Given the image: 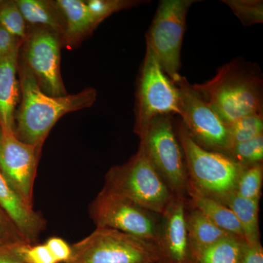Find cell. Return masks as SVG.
Wrapping results in <instances>:
<instances>
[{
    "label": "cell",
    "mask_w": 263,
    "mask_h": 263,
    "mask_svg": "<svg viewBox=\"0 0 263 263\" xmlns=\"http://www.w3.org/2000/svg\"><path fill=\"white\" fill-rule=\"evenodd\" d=\"M18 70L21 101L15 114L14 133L24 143L42 148L60 118L90 108L96 101L98 92L91 87L77 94L50 96L43 92L34 76L19 61Z\"/></svg>",
    "instance_id": "cell-1"
},
{
    "label": "cell",
    "mask_w": 263,
    "mask_h": 263,
    "mask_svg": "<svg viewBox=\"0 0 263 263\" xmlns=\"http://www.w3.org/2000/svg\"><path fill=\"white\" fill-rule=\"evenodd\" d=\"M193 86L227 127L240 118L263 114L262 79L243 62L221 66L212 79Z\"/></svg>",
    "instance_id": "cell-2"
},
{
    "label": "cell",
    "mask_w": 263,
    "mask_h": 263,
    "mask_svg": "<svg viewBox=\"0 0 263 263\" xmlns=\"http://www.w3.org/2000/svg\"><path fill=\"white\" fill-rule=\"evenodd\" d=\"M174 127L184 156L188 183L202 195L224 203L236 193L243 167L226 154L199 146L181 121Z\"/></svg>",
    "instance_id": "cell-3"
},
{
    "label": "cell",
    "mask_w": 263,
    "mask_h": 263,
    "mask_svg": "<svg viewBox=\"0 0 263 263\" xmlns=\"http://www.w3.org/2000/svg\"><path fill=\"white\" fill-rule=\"evenodd\" d=\"M104 188L159 215L175 197L141 146L127 162L110 167Z\"/></svg>",
    "instance_id": "cell-4"
},
{
    "label": "cell",
    "mask_w": 263,
    "mask_h": 263,
    "mask_svg": "<svg viewBox=\"0 0 263 263\" xmlns=\"http://www.w3.org/2000/svg\"><path fill=\"white\" fill-rule=\"evenodd\" d=\"M153 242L119 230L97 228L89 236L71 246L66 263H157Z\"/></svg>",
    "instance_id": "cell-5"
},
{
    "label": "cell",
    "mask_w": 263,
    "mask_h": 263,
    "mask_svg": "<svg viewBox=\"0 0 263 263\" xmlns=\"http://www.w3.org/2000/svg\"><path fill=\"white\" fill-rule=\"evenodd\" d=\"M176 85L164 73L155 53L146 46L136 91L134 133L141 139L157 117L179 114Z\"/></svg>",
    "instance_id": "cell-6"
},
{
    "label": "cell",
    "mask_w": 263,
    "mask_h": 263,
    "mask_svg": "<svg viewBox=\"0 0 263 263\" xmlns=\"http://www.w3.org/2000/svg\"><path fill=\"white\" fill-rule=\"evenodd\" d=\"M140 145L174 196L187 199L188 174L172 116L157 117Z\"/></svg>",
    "instance_id": "cell-7"
},
{
    "label": "cell",
    "mask_w": 263,
    "mask_h": 263,
    "mask_svg": "<svg viewBox=\"0 0 263 263\" xmlns=\"http://www.w3.org/2000/svg\"><path fill=\"white\" fill-rule=\"evenodd\" d=\"M195 0H162L146 34L164 73L174 84L179 81L181 50L189 10Z\"/></svg>",
    "instance_id": "cell-8"
},
{
    "label": "cell",
    "mask_w": 263,
    "mask_h": 263,
    "mask_svg": "<svg viewBox=\"0 0 263 263\" xmlns=\"http://www.w3.org/2000/svg\"><path fill=\"white\" fill-rule=\"evenodd\" d=\"M62 38L47 27H31L19 51L18 61L34 76L43 92L67 95L61 75Z\"/></svg>",
    "instance_id": "cell-9"
},
{
    "label": "cell",
    "mask_w": 263,
    "mask_h": 263,
    "mask_svg": "<svg viewBox=\"0 0 263 263\" xmlns=\"http://www.w3.org/2000/svg\"><path fill=\"white\" fill-rule=\"evenodd\" d=\"M89 211L97 228L119 230L155 245L161 215L104 187L90 204Z\"/></svg>",
    "instance_id": "cell-10"
},
{
    "label": "cell",
    "mask_w": 263,
    "mask_h": 263,
    "mask_svg": "<svg viewBox=\"0 0 263 263\" xmlns=\"http://www.w3.org/2000/svg\"><path fill=\"white\" fill-rule=\"evenodd\" d=\"M179 90V115L194 141L202 148L226 154L230 146L228 127L206 102L181 76Z\"/></svg>",
    "instance_id": "cell-11"
},
{
    "label": "cell",
    "mask_w": 263,
    "mask_h": 263,
    "mask_svg": "<svg viewBox=\"0 0 263 263\" xmlns=\"http://www.w3.org/2000/svg\"><path fill=\"white\" fill-rule=\"evenodd\" d=\"M41 152L42 148L18 139L13 129L1 127L0 171L10 186L30 205Z\"/></svg>",
    "instance_id": "cell-12"
},
{
    "label": "cell",
    "mask_w": 263,
    "mask_h": 263,
    "mask_svg": "<svg viewBox=\"0 0 263 263\" xmlns=\"http://www.w3.org/2000/svg\"><path fill=\"white\" fill-rule=\"evenodd\" d=\"M187 200L175 196L161 215L155 241L157 263H196L186 229Z\"/></svg>",
    "instance_id": "cell-13"
},
{
    "label": "cell",
    "mask_w": 263,
    "mask_h": 263,
    "mask_svg": "<svg viewBox=\"0 0 263 263\" xmlns=\"http://www.w3.org/2000/svg\"><path fill=\"white\" fill-rule=\"evenodd\" d=\"M0 207L29 245H36L46 228L42 214L33 209L10 186L0 171Z\"/></svg>",
    "instance_id": "cell-14"
},
{
    "label": "cell",
    "mask_w": 263,
    "mask_h": 263,
    "mask_svg": "<svg viewBox=\"0 0 263 263\" xmlns=\"http://www.w3.org/2000/svg\"><path fill=\"white\" fill-rule=\"evenodd\" d=\"M20 48L0 58V127L14 131L15 114L21 98L17 79Z\"/></svg>",
    "instance_id": "cell-15"
},
{
    "label": "cell",
    "mask_w": 263,
    "mask_h": 263,
    "mask_svg": "<svg viewBox=\"0 0 263 263\" xmlns=\"http://www.w3.org/2000/svg\"><path fill=\"white\" fill-rule=\"evenodd\" d=\"M56 4L65 22L63 46L73 49L89 37L98 26L90 14L86 2L82 0H57Z\"/></svg>",
    "instance_id": "cell-16"
},
{
    "label": "cell",
    "mask_w": 263,
    "mask_h": 263,
    "mask_svg": "<svg viewBox=\"0 0 263 263\" xmlns=\"http://www.w3.org/2000/svg\"><path fill=\"white\" fill-rule=\"evenodd\" d=\"M186 223L189 239L195 259L205 249L232 235L216 226L198 209L190 205L188 200Z\"/></svg>",
    "instance_id": "cell-17"
},
{
    "label": "cell",
    "mask_w": 263,
    "mask_h": 263,
    "mask_svg": "<svg viewBox=\"0 0 263 263\" xmlns=\"http://www.w3.org/2000/svg\"><path fill=\"white\" fill-rule=\"evenodd\" d=\"M186 195L190 205L198 209L216 226L230 234L245 240L238 219L226 205L198 193L189 183Z\"/></svg>",
    "instance_id": "cell-18"
},
{
    "label": "cell",
    "mask_w": 263,
    "mask_h": 263,
    "mask_svg": "<svg viewBox=\"0 0 263 263\" xmlns=\"http://www.w3.org/2000/svg\"><path fill=\"white\" fill-rule=\"evenodd\" d=\"M26 23L32 27H47L63 37L65 22L55 1L16 0Z\"/></svg>",
    "instance_id": "cell-19"
},
{
    "label": "cell",
    "mask_w": 263,
    "mask_h": 263,
    "mask_svg": "<svg viewBox=\"0 0 263 263\" xmlns=\"http://www.w3.org/2000/svg\"><path fill=\"white\" fill-rule=\"evenodd\" d=\"M259 201L260 200L243 198L235 193L224 203L235 214L243 232L245 241L250 245L261 243L259 227Z\"/></svg>",
    "instance_id": "cell-20"
},
{
    "label": "cell",
    "mask_w": 263,
    "mask_h": 263,
    "mask_svg": "<svg viewBox=\"0 0 263 263\" xmlns=\"http://www.w3.org/2000/svg\"><path fill=\"white\" fill-rule=\"evenodd\" d=\"M245 240L231 235L205 249L196 263H240Z\"/></svg>",
    "instance_id": "cell-21"
},
{
    "label": "cell",
    "mask_w": 263,
    "mask_h": 263,
    "mask_svg": "<svg viewBox=\"0 0 263 263\" xmlns=\"http://www.w3.org/2000/svg\"><path fill=\"white\" fill-rule=\"evenodd\" d=\"M228 127L230 146L253 139L263 135V114H254L240 118Z\"/></svg>",
    "instance_id": "cell-22"
},
{
    "label": "cell",
    "mask_w": 263,
    "mask_h": 263,
    "mask_svg": "<svg viewBox=\"0 0 263 263\" xmlns=\"http://www.w3.org/2000/svg\"><path fill=\"white\" fill-rule=\"evenodd\" d=\"M226 155L243 167L262 163L263 135L232 145Z\"/></svg>",
    "instance_id": "cell-23"
},
{
    "label": "cell",
    "mask_w": 263,
    "mask_h": 263,
    "mask_svg": "<svg viewBox=\"0 0 263 263\" xmlns=\"http://www.w3.org/2000/svg\"><path fill=\"white\" fill-rule=\"evenodd\" d=\"M262 181V163L243 167L238 179L236 194L243 198L260 200Z\"/></svg>",
    "instance_id": "cell-24"
},
{
    "label": "cell",
    "mask_w": 263,
    "mask_h": 263,
    "mask_svg": "<svg viewBox=\"0 0 263 263\" xmlns=\"http://www.w3.org/2000/svg\"><path fill=\"white\" fill-rule=\"evenodd\" d=\"M85 2L90 14L98 27L105 19L114 13L138 6L143 3V1L136 0H89Z\"/></svg>",
    "instance_id": "cell-25"
},
{
    "label": "cell",
    "mask_w": 263,
    "mask_h": 263,
    "mask_svg": "<svg viewBox=\"0 0 263 263\" xmlns=\"http://www.w3.org/2000/svg\"><path fill=\"white\" fill-rule=\"evenodd\" d=\"M0 25L21 41L27 37L28 27L15 1L7 2L0 6Z\"/></svg>",
    "instance_id": "cell-26"
},
{
    "label": "cell",
    "mask_w": 263,
    "mask_h": 263,
    "mask_svg": "<svg viewBox=\"0 0 263 263\" xmlns=\"http://www.w3.org/2000/svg\"><path fill=\"white\" fill-rule=\"evenodd\" d=\"M240 22L245 26L263 22L262 0H224Z\"/></svg>",
    "instance_id": "cell-27"
},
{
    "label": "cell",
    "mask_w": 263,
    "mask_h": 263,
    "mask_svg": "<svg viewBox=\"0 0 263 263\" xmlns=\"http://www.w3.org/2000/svg\"><path fill=\"white\" fill-rule=\"evenodd\" d=\"M29 245L0 207V247Z\"/></svg>",
    "instance_id": "cell-28"
},
{
    "label": "cell",
    "mask_w": 263,
    "mask_h": 263,
    "mask_svg": "<svg viewBox=\"0 0 263 263\" xmlns=\"http://www.w3.org/2000/svg\"><path fill=\"white\" fill-rule=\"evenodd\" d=\"M22 252L26 263H58L46 245H24Z\"/></svg>",
    "instance_id": "cell-29"
},
{
    "label": "cell",
    "mask_w": 263,
    "mask_h": 263,
    "mask_svg": "<svg viewBox=\"0 0 263 263\" xmlns=\"http://www.w3.org/2000/svg\"><path fill=\"white\" fill-rule=\"evenodd\" d=\"M58 263H66L71 256V246L58 237H52L45 243Z\"/></svg>",
    "instance_id": "cell-30"
},
{
    "label": "cell",
    "mask_w": 263,
    "mask_h": 263,
    "mask_svg": "<svg viewBox=\"0 0 263 263\" xmlns=\"http://www.w3.org/2000/svg\"><path fill=\"white\" fill-rule=\"evenodd\" d=\"M23 41L13 36L0 25V58L19 49Z\"/></svg>",
    "instance_id": "cell-31"
},
{
    "label": "cell",
    "mask_w": 263,
    "mask_h": 263,
    "mask_svg": "<svg viewBox=\"0 0 263 263\" xmlns=\"http://www.w3.org/2000/svg\"><path fill=\"white\" fill-rule=\"evenodd\" d=\"M23 245L0 247V263H26L22 255Z\"/></svg>",
    "instance_id": "cell-32"
},
{
    "label": "cell",
    "mask_w": 263,
    "mask_h": 263,
    "mask_svg": "<svg viewBox=\"0 0 263 263\" xmlns=\"http://www.w3.org/2000/svg\"><path fill=\"white\" fill-rule=\"evenodd\" d=\"M240 263H263V248L261 243L250 245L245 241Z\"/></svg>",
    "instance_id": "cell-33"
},
{
    "label": "cell",
    "mask_w": 263,
    "mask_h": 263,
    "mask_svg": "<svg viewBox=\"0 0 263 263\" xmlns=\"http://www.w3.org/2000/svg\"><path fill=\"white\" fill-rule=\"evenodd\" d=\"M0 134H1V127H0Z\"/></svg>",
    "instance_id": "cell-34"
}]
</instances>
